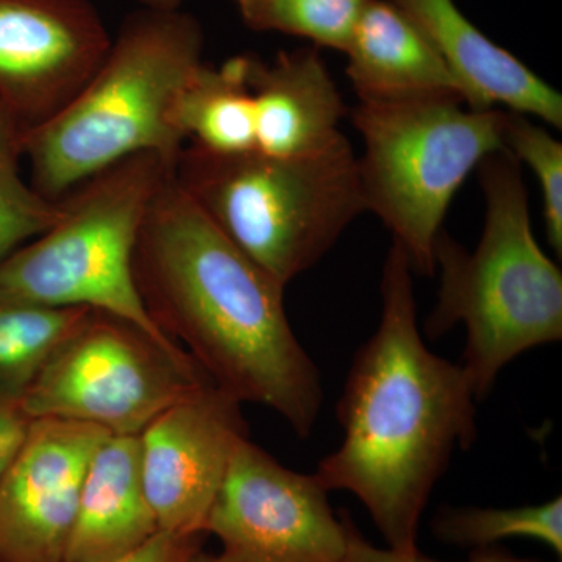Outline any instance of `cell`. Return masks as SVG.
Segmentation results:
<instances>
[{
  "label": "cell",
  "instance_id": "obj_1",
  "mask_svg": "<svg viewBox=\"0 0 562 562\" xmlns=\"http://www.w3.org/2000/svg\"><path fill=\"white\" fill-rule=\"evenodd\" d=\"M133 279L144 308L211 383L271 408L305 439L319 417V371L284 310V288L209 220L173 176L144 217Z\"/></svg>",
  "mask_w": 562,
  "mask_h": 562
},
{
  "label": "cell",
  "instance_id": "obj_2",
  "mask_svg": "<svg viewBox=\"0 0 562 562\" xmlns=\"http://www.w3.org/2000/svg\"><path fill=\"white\" fill-rule=\"evenodd\" d=\"M413 268L392 244L379 327L351 364L338 419L341 446L317 465L328 491H347L387 547L417 550L420 520L454 450L475 441V402L461 364L432 353L417 325Z\"/></svg>",
  "mask_w": 562,
  "mask_h": 562
},
{
  "label": "cell",
  "instance_id": "obj_3",
  "mask_svg": "<svg viewBox=\"0 0 562 562\" xmlns=\"http://www.w3.org/2000/svg\"><path fill=\"white\" fill-rule=\"evenodd\" d=\"M202 25L180 9L144 7L122 24L98 70L50 121L22 135L31 184L60 201L94 173L138 154L173 171L187 146L172 110L202 65Z\"/></svg>",
  "mask_w": 562,
  "mask_h": 562
},
{
  "label": "cell",
  "instance_id": "obj_4",
  "mask_svg": "<svg viewBox=\"0 0 562 562\" xmlns=\"http://www.w3.org/2000/svg\"><path fill=\"white\" fill-rule=\"evenodd\" d=\"M519 165L502 149L476 168L486 220L475 250L443 231L435 244L441 288L425 333L438 339L464 325L461 366L479 401L509 362L562 338V273L532 235Z\"/></svg>",
  "mask_w": 562,
  "mask_h": 562
},
{
  "label": "cell",
  "instance_id": "obj_5",
  "mask_svg": "<svg viewBox=\"0 0 562 562\" xmlns=\"http://www.w3.org/2000/svg\"><path fill=\"white\" fill-rule=\"evenodd\" d=\"M181 190L239 250L286 288L368 211L360 165L342 136L308 157L222 155L187 143L172 171Z\"/></svg>",
  "mask_w": 562,
  "mask_h": 562
},
{
  "label": "cell",
  "instance_id": "obj_6",
  "mask_svg": "<svg viewBox=\"0 0 562 562\" xmlns=\"http://www.w3.org/2000/svg\"><path fill=\"white\" fill-rule=\"evenodd\" d=\"M171 173L157 155L138 154L81 181L60 199V220L0 265V302L111 314L198 368L150 319L133 279L140 225Z\"/></svg>",
  "mask_w": 562,
  "mask_h": 562
},
{
  "label": "cell",
  "instance_id": "obj_7",
  "mask_svg": "<svg viewBox=\"0 0 562 562\" xmlns=\"http://www.w3.org/2000/svg\"><path fill=\"white\" fill-rule=\"evenodd\" d=\"M453 95L360 101L351 111L366 209L390 228L414 272L436 273L435 244L473 169L503 147L506 111L464 109Z\"/></svg>",
  "mask_w": 562,
  "mask_h": 562
},
{
  "label": "cell",
  "instance_id": "obj_8",
  "mask_svg": "<svg viewBox=\"0 0 562 562\" xmlns=\"http://www.w3.org/2000/svg\"><path fill=\"white\" fill-rule=\"evenodd\" d=\"M211 383L135 325L92 312L20 397L31 420L61 419L138 436L154 417Z\"/></svg>",
  "mask_w": 562,
  "mask_h": 562
},
{
  "label": "cell",
  "instance_id": "obj_9",
  "mask_svg": "<svg viewBox=\"0 0 562 562\" xmlns=\"http://www.w3.org/2000/svg\"><path fill=\"white\" fill-rule=\"evenodd\" d=\"M316 473L291 471L249 438L233 454L205 535L236 562H342L347 514Z\"/></svg>",
  "mask_w": 562,
  "mask_h": 562
},
{
  "label": "cell",
  "instance_id": "obj_10",
  "mask_svg": "<svg viewBox=\"0 0 562 562\" xmlns=\"http://www.w3.org/2000/svg\"><path fill=\"white\" fill-rule=\"evenodd\" d=\"M241 405L205 383L139 432L140 476L160 531L206 536L233 454L249 438Z\"/></svg>",
  "mask_w": 562,
  "mask_h": 562
},
{
  "label": "cell",
  "instance_id": "obj_11",
  "mask_svg": "<svg viewBox=\"0 0 562 562\" xmlns=\"http://www.w3.org/2000/svg\"><path fill=\"white\" fill-rule=\"evenodd\" d=\"M110 46L90 0H0V105L22 132L40 127L76 98Z\"/></svg>",
  "mask_w": 562,
  "mask_h": 562
},
{
  "label": "cell",
  "instance_id": "obj_12",
  "mask_svg": "<svg viewBox=\"0 0 562 562\" xmlns=\"http://www.w3.org/2000/svg\"><path fill=\"white\" fill-rule=\"evenodd\" d=\"M111 432L35 419L0 475V562H65L85 473Z\"/></svg>",
  "mask_w": 562,
  "mask_h": 562
},
{
  "label": "cell",
  "instance_id": "obj_13",
  "mask_svg": "<svg viewBox=\"0 0 562 562\" xmlns=\"http://www.w3.org/2000/svg\"><path fill=\"white\" fill-rule=\"evenodd\" d=\"M408 18L460 81L471 109L501 103L561 128L560 92L475 27L453 0H387Z\"/></svg>",
  "mask_w": 562,
  "mask_h": 562
},
{
  "label": "cell",
  "instance_id": "obj_14",
  "mask_svg": "<svg viewBox=\"0 0 562 562\" xmlns=\"http://www.w3.org/2000/svg\"><path fill=\"white\" fill-rule=\"evenodd\" d=\"M257 150L308 157L342 138L347 106L316 49L280 52L272 61L247 55Z\"/></svg>",
  "mask_w": 562,
  "mask_h": 562
},
{
  "label": "cell",
  "instance_id": "obj_15",
  "mask_svg": "<svg viewBox=\"0 0 562 562\" xmlns=\"http://www.w3.org/2000/svg\"><path fill=\"white\" fill-rule=\"evenodd\" d=\"M157 532L140 476L138 436H106L81 483L65 562H114Z\"/></svg>",
  "mask_w": 562,
  "mask_h": 562
},
{
  "label": "cell",
  "instance_id": "obj_16",
  "mask_svg": "<svg viewBox=\"0 0 562 562\" xmlns=\"http://www.w3.org/2000/svg\"><path fill=\"white\" fill-rule=\"evenodd\" d=\"M346 55L347 77L360 101L453 95L465 102L452 70L387 0L368 3Z\"/></svg>",
  "mask_w": 562,
  "mask_h": 562
},
{
  "label": "cell",
  "instance_id": "obj_17",
  "mask_svg": "<svg viewBox=\"0 0 562 562\" xmlns=\"http://www.w3.org/2000/svg\"><path fill=\"white\" fill-rule=\"evenodd\" d=\"M172 122L187 143L222 155L257 150L254 95L247 81V55L220 68L202 63L181 88Z\"/></svg>",
  "mask_w": 562,
  "mask_h": 562
},
{
  "label": "cell",
  "instance_id": "obj_18",
  "mask_svg": "<svg viewBox=\"0 0 562 562\" xmlns=\"http://www.w3.org/2000/svg\"><path fill=\"white\" fill-rule=\"evenodd\" d=\"M92 310L0 302V394L18 398Z\"/></svg>",
  "mask_w": 562,
  "mask_h": 562
},
{
  "label": "cell",
  "instance_id": "obj_19",
  "mask_svg": "<svg viewBox=\"0 0 562 562\" xmlns=\"http://www.w3.org/2000/svg\"><path fill=\"white\" fill-rule=\"evenodd\" d=\"M432 532L441 542L475 550L503 539H535L562 557V498L516 508L442 506L432 519Z\"/></svg>",
  "mask_w": 562,
  "mask_h": 562
},
{
  "label": "cell",
  "instance_id": "obj_20",
  "mask_svg": "<svg viewBox=\"0 0 562 562\" xmlns=\"http://www.w3.org/2000/svg\"><path fill=\"white\" fill-rule=\"evenodd\" d=\"M22 128L0 105V265L61 216L60 201L41 195L22 176Z\"/></svg>",
  "mask_w": 562,
  "mask_h": 562
},
{
  "label": "cell",
  "instance_id": "obj_21",
  "mask_svg": "<svg viewBox=\"0 0 562 562\" xmlns=\"http://www.w3.org/2000/svg\"><path fill=\"white\" fill-rule=\"evenodd\" d=\"M255 32H279L346 54L371 0H233Z\"/></svg>",
  "mask_w": 562,
  "mask_h": 562
},
{
  "label": "cell",
  "instance_id": "obj_22",
  "mask_svg": "<svg viewBox=\"0 0 562 562\" xmlns=\"http://www.w3.org/2000/svg\"><path fill=\"white\" fill-rule=\"evenodd\" d=\"M503 147L535 171L542 191L547 239L561 257L562 144L525 114L506 111Z\"/></svg>",
  "mask_w": 562,
  "mask_h": 562
},
{
  "label": "cell",
  "instance_id": "obj_23",
  "mask_svg": "<svg viewBox=\"0 0 562 562\" xmlns=\"http://www.w3.org/2000/svg\"><path fill=\"white\" fill-rule=\"evenodd\" d=\"M342 562H446L432 560L419 552H401V550L380 549L369 542L364 536L358 530L357 525L347 514V550L344 554ZM464 562H539L532 560H524V558L514 557V554L505 552L502 549H479L473 552L471 560Z\"/></svg>",
  "mask_w": 562,
  "mask_h": 562
},
{
  "label": "cell",
  "instance_id": "obj_24",
  "mask_svg": "<svg viewBox=\"0 0 562 562\" xmlns=\"http://www.w3.org/2000/svg\"><path fill=\"white\" fill-rule=\"evenodd\" d=\"M205 536H179L160 531L135 552L114 562H187L203 546Z\"/></svg>",
  "mask_w": 562,
  "mask_h": 562
},
{
  "label": "cell",
  "instance_id": "obj_25",
  "mask_svg": "<svg viewBox=\"0 0 562 562\" xmlns=\"http://www.w3.org/2000/svg\"><path fill=\"white\" fill-rule=\"evenodd\" d=\"M31 422L18 398L0 394V475L24 441Z\"/></svg>",
  "mask_w": 562,
  "mask_h": 562
},
{
  "label": "cell",
  "instance_id": "obj_26",
  "mask_svg": "<svg viewBox=\"0 0 562 562\" xmlns=\"http://www.w3.org/2000/svg\"><path fill=\"white\" fill-rule=\"evenodd\" d=\"M187 562H236V561L233 560V558L228 557V554L224 553V552H221L217 554L206 553L205 550H203V547H201V549L195 550V552L192 553L190 558H188Z\"/></svg>",
  "mask_w": 562,
  "mask_h": 562
}]
</instances>
